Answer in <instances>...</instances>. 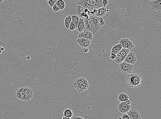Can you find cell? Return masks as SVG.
I'll return each instance as SVG.
<instances>
[{
  "label": "cell",
  "instance_id": "cell-1",
  "mask_svg": "<svg viewBox=\"0 0 161 119\" xmlns=\"http://www.w3.org/2000/svg\"><path fill=\"white\" fill-rule=\"evenodd\" d=\"M143 76L142 74L137 73L128 74L126 77V84L132 88L140 87L143 82Z\"/></svg>",
  "mask_w": 161,
  "mask_h": 119
},
{
  "label": "cell",
  "instance_id": "cell-2",
  "mask_svg": "<svg viewBox=\"0 0 161 119\" xmlns=\"http://www.w3.org/2000/svg\"><path fill=\"white\" fill-rule=\"evenodd\" d=\"M84 20L86 25L85 29L89 31L94 35L96 34L101 27L100 23L99 17L90 15L89 19Z\"/></svg>",
  "mask_w": 161,
  "mask_h": 119
},
{
  "label": "cell",
  "instance_id": "cell-3",
  "mask_svg": "<svg viewBox=\"0 0 161 119\" xmlns=\"http://www.w3.org/2000/svg\"><path fill=\"white\" fill-rule=\"evenodd\" d=\"M78 4L90 11L103 7L102 0H78Z\"/></svg>",
  "mask_w": 161,
  "mask_h": 119
},
{
  "label": "cell",
  "instance_id": "cell-4",
  "mask_svg": "<svg viewBox=\"0 0 161 119\" xmlns=\"http://www.w3.org/2000/svg\"><path fill=\"white\" fill-rule=\"evenodd\" d=\"M119 64V70L125 74H130L132 73L134 67L133 65L128 64L124 61Z\"/></svg>",
  "mask_w": 161,
  "mask_h": 119
},
{
  "label": "cell",
  "instance_id": "cell-5",
  "mask_svg": "<svg viewBox=\"0 0 161 119\" xmlns=\"http://www.w3.org/2000/svg\"><path fill=\"white\" fill-rule=\"evenodd\" d=\"M120 43L121 44L122 48L132 50L134 47L135 45L133 44V42L130 39L126 38H123L120 41Z\"/></svg>",
  "mask_w": 161,
  "mask_h": 119
},
{
  "label": "cell",
  "instance_id": "cell-6",
  "mask_svg": "<svg viewBox=\"0 0 161 119\" xmlns=\"http://www.w3.org/2000/svg\"><path fill=\"white\" fill-rule=\"evenodd\" d=\"M131 105L126 104L125 102H122L118 105V109L121 113H125L131 109Z\"/></svg>",
  "mask_w": 161,
  "mask_h": 119
},
{
  "label": "cell",
  "instance_id": "cell-7",
  "mask_svg": "<svg viewBox=\"0 0 161 119\" xmlns=\"http://www.w3.org/2000/svg\"><path fill=\"white\" fill-rule=\"evenodd\" d=\"M136 60L135 54L132 52H130L123 61L128 64L133 65L136 61Z\"/></svg>",
  "mask_w": 161,
  "mask_h": 119
},
{
  "label": "cell",
  "instance_id": "cell-8",
  "mask_svg": "<svg viewBox=\"0 0 161 119\" xmlns=\"http://www.w3.org/2000/svg\"><path fill=\"white\" fill-rule=\"evenodd\" d=\"M91 118L88 116L86 113L79 111H76L74 113V115L72 117V119H91Z\"/></svg>",
  "mask_w": 161,
  "mask_h": 119
},
{
  "label": "cell",
  "instance_id": "cell-9",
  "mask_svg": "<svg viewBox=\"0 0 161 119\" xmlns=\"http://www.w3.org/2000/svg\"><path fill=\"white\" fill-rule=\"evenodd\" d=\"M126 113L130 119H141V116L139 112L136 109H130Z\"/></svg>",
  "mask_w": 161,
  "mask_h": 119
},
{
  "label": "cell",
  "instance_id": "cell-10",
  "mask_svg": "<svg viewBox=\"0 0 161 119\" xmlns=\"http://www.w3.org/2000/svg\"><path fill=\"white\" fill-rule=\"evenodd\" d=\"M149 4L152 9L159 12H161V0L151 1Z\"/></svg>",
  "mask_w": 161,
  "mask_h": 119
},
{
  "label": "cell",
  "instance_id": "cell-11",
  "mask_svg": "<svg viewBox=\"0 0 161 119\" xmlns=\"http://www.w3.org/2000/svg\"><path fill=\"white\" fill-rule=\"evenodd\" d=\"M94 36L93 34L91 32L85 29L81 32H80V33L78 35V38L82 37V38H85V39L91 41L93 39Z\"/></svg>",
  "mask_w": 161,
  "mask_h": 119
},
{
  "label": "cell",
  "instance_id": "cell-12",
  "mask_svg": "<svg viewBox=\"0 0 161 119\" xmlns=\"http://www.w3.org/2000/svg\"><path fill=\"white\" fill-rule=\"evenodd\" d=\"M77 42L81 47L85 48L88 47L90 46L91 41L85 38L80 37L77 38Z\"/></svg>",
  "mask_w": 161,
  "mask_h": 119
},
{
  "label": "cell",
  "instance_id": "cell-13",
  "mask_svg": "<svg viewBox=\"0 0 161 119\" xmlns=\"http://www.w3.org/2000/svg\"><path fill=\"white\" fill-rule=\"evenodd\" d=\"M33 92L32 89L28 87H25V96L23 101H29L33 96Z\"/></svg>",
  "mask_w": 161,
  "mask_h": 119
},
{
  "label": "cell",
  "instance_id": "cell-14",
  "mask_svg": "<svg viewBox=\"0 0 161 119\" xmlns=\"http://www.w3.org/2000/svg\"><path fill=\"white\" fill-rule=\"evenodd\" d=\"M75 88L79 92L86 91L89 87V83L88 81L80 85H74Z\"/></svg>",
  "mask_w": 161,
  "mask_h": 119
},
{
  "label": "cell",
  "instance_id": "cell-15",
  "mask_svg": "<svg viewBox=\"0 0 161 119\" xmlns=\"http://www.w3.org/2000/svg\"><path fill=\"white\" fill-rule=\"evenodd\" d=\"M25 90V87H23L18 89L16 92V97L22 101H23L24 97Z\"/></svg>",
  "mask_w": 161,
  "mask_h": 119
},
{
  "label": "cell",
  "instance_id": "cell-16",
  "mask_svg": "<svg viewBox=\"0 0 161 119\" xmlns=\"http://www.w3.org/2000/svg\"><path fill=\"white\" fill-rule=\"evenodd\" d=\"M85 28L86 25L84 22V20L82 18L79 17V22L78 24L76 29L78 32L80 33L85 30Z\"/></svg>",
  "mask_w": 161,
  "mask_h": 119
},
{
  "label": "cell",
  "instance_id": "cell-17",
  "mask_svg": "<svg viewBox=\"0 0 161 119\" xmlns=\"http://www.w3.org/2000/svg\"><path fill=\"white\" fill-rule=\"evenodd\" d=\"M107 10L106 8L103 7L100 8H99L97 9V12L95 13L94 16L99 17H103V16H105L107 13Z\"/></svg>",
  "mask_w": 161,
  "mask_h": 119
},
{
  "label": "cell",
  "instance_id": "cell-18",
  "mask_svg": "<svg viewBox=\"0 0 161 119\" xmlns=\"http://www.w3.org/2000/svg\"><path fill=\"white\" fill-rule=\"evenodd\" d=\"M74 115V112L71 108H66L63 111V116L71 119Z\"/></svg>",
  "mask_w": 161,
  "mask_h": 119
},
{
  "label": "cell",
  "instance_id": "cell-19",
  "mask_svg": "<svg viewBox=\"0 0 161 119\" xmlns=\"http://www.w3.org/2000/svg\"><path fill=\"white\" fill-rule=\"evenodd\" d=\"M122 47L121 44L119 43L117 44L114 45L112 47L111 51V53H114L117 54L122 49Z\"/></svg>",
  "mask_w": 161,
  "mask_h": 119
},
{
  "label": "cell",
  "instance_id": "cell-20",
  "mask_svg": "<svg viewBox=\"0 0 161 119\" xmlns=\"http://www.w3.org/2000/svg\"><path fill=\"white\" fill-rule=\"evenodd\" d=\"M118 99L120 102H125L129 99V97L126 93H121L119 94Z\"/></svg>",
  "mask_w": 161,
  "mask_h": 119
},
{
  "label": "cell",
  "instance_id": "cell-21",
  "mask_svg": "<svg viewBox=\"0 0 161 119\" xmlns=\"http://www.w3.org/2000/svg\"><path fill=\"white\" fill-rule=\"evenodd\" d=\"M87 81L86 78L83 77H80L77 78L73 83V85H80Z\"/></svg>",
  "mask_w": 161,
  "mask_h": 119
},
{
  "label": "cell",
  "instance_id": "cell-22",
  "mask_svg": "<svg viewBox=\"0 0 161 119\" xmlns=\"http://www.w3.org/2000/svg\"><path fill=\"white\" fill-rule=\"evenodd\" d=\"M124 59L125 58L119 52L116 54V57L114 60L117 64H120L123 61Z\"/></svg>",
  "mask_w": 161,
  "mask_h": 119
},
{
  "label": "cell",
  "instance_id": "cell-23",
  "mask_svg": "<svg viewBox=\"0 0 161 119\" xmlns=\"http://www.w3.org/2000/svg\"><path fill=\"white\" fill-rule=\"evenodd\" d=\"M72 21V16L71 15H70L65 18L64 24L67 29H69V26Z\"/></svg>",
  "mask_w": 161,
  "mask_h": 119
},
{
  "label": "cell",
  "instance_id": "cell-24",
  "mask_svg": "<svg viewBox=\"0 0 161 119\" xmlns=\"http://www.w3.org/2000/svg\"><path fill=\"white\" fill-rule=\"evenodd\" d=\"M55 4L58 7L60 10H63L65 7V3L63 0H58Z\"/></svg>",
  "mask_w": 161,
  "mask_h": 119
},
{
  "label": "cell",
  "instance_id": "cell-25",
  "mask_svg": "<svg viewBox=\"0 0 161 119\" xmlns=\"http://www.w3.org/2000/svg\"><path fill=\"white\" fill-rule=\"evenodd\" d=\"M130 52V50L128 49L122 48V49L120 51L119 53H120L125 58Z\"/></svg>",
  "mask_w": 161,
  "mask_h": 119
},
{
  "label": "cell",
  "instance_id": "cell-26",
  "mask_svg": "<svg viewBox=\"0 0 161 119\" xmlns=\"http://www.w3.org/2000/svg\"><path fill=\"white\" fill-rule=\"evenodd\" d=\"M72 16V21L74 23L76 27V29H77L78 24V22H79V16H77L76 15H73Z\"/></svg>",
  "mask_w": 161,
  "mask_h": 119
},
{
  "label": "cell",
  "instance_id": "cell-27",
  "mask_svg": "<svg viewBox=\"0 0 161 119\" xmlns=\"http://www.w3.org/2000/svg\"><path fill=\"white\" fill-rule=\"evenodd\" d=\"M76 29L75 25L73 21H72L70 23V26H69V30L70 31H74Z\"/></svg>",
  "mask_w": 161,
  "mask_h": 119
},
{
  "label": "cell",
  "instance_id": "cell-28",
  "mask_svg": "<svg viewBox=\"0 0 161 119\" xmlns=\"http://www.w3.org/2000/svg\"><path fill=\"white\" fill-rule=\"evenodd\" d=\"M58 1V0H49L48 1V4L50 7H52Z\"/></svg>",
  "mask_w": 161,
  "mask_h": 119
},
{
  "label": "cell",
  "instance_id": "cell-29",
  "mask_svg": "<svg viewBox=\"0 0 161 119\" xmlns=\"http://www.w3.org/2000/svg\"><path fill=\"white\" fill-rule=\"evenodd\" d=\"M52 8L54 12H58V11L60 10L59 7H58L57 6L56 4H55L54 5Z\"/></svg>",
  "mask_w": 161,
  "mask_h": 119
},
{
  "label": "cell",
  "instance_id": "cell-30",
  "mask_svg": "<svg viewBox=\"0 0 161 119\" xmlns=\"http://www.w3.org/2000/svg\"><path fill=\"white\" fill-rule=\"evenodd\" d=\"M99 22L100 26H101L104 25L105 24V22H104V21L103 20V19H102V17H99Z\"/></svg>",
  "mask_w": 161,
  "mask_h": 119
},
{
  "label": "cell",
  "instance_id": "cell-31",
  "mask_svg": "<svg viewBox=\"0 0 161 119\" xmlns=\"http://www.w3.org/2000/svg\"><path fill=\"white\" fill-rule=\"evenodd\" d=\"M108 4V0H102V4L103 7H105Z\"/></svg>",
  "mask_w": 161,
  "mask_h": 119
},
{
  "label": "cell",
  "instance_id": "cell-32",
  "mask_svg": "<svg viewBox=\"0 0 161 119\" xmlns=\"http://www.w3.org/2000/svg\"><path fill=\"white\" fill-rule=\"evenodd\" d=\"M122 119H130V117L128 116L127 114H124L122 115Z\"/></svg>",
  "mask_w": 161,
  "mask_h": 119
},
{
  "label": "cell",
  "instance_id": "cell-33",
  "mask_svg": "<svg viewBox=\"0 0 161 119\" xmlns=\"http://www.w3.org/2000/svg\"><path fill=\"white\" fill-rule=\"evenodd\" d=\"M116 54L114 53H111V56L110 57L111 59L114 60L116 58Z\"/></svg>",
  "mask_w": 161,
  "mask_h": 119
},
{
  "label": "cell",
  "instance_id": "cell-34",
  "mask_svg": "<svg viewBox=\"0 0 161 119\" xmlns=\"http://www.w3.org/2000/svg\"><path fill=\"white\" fill-rule=\"evenodd\" d=\"M82 51H83V52L84 53H87L89 52V50L88 48L85 47L83 48Z\"/></svg>",
  "mask_w": 161,
  "mask_h": 119
},
{
  "label": "cell",
  "instance_id": "cell-35",
  "mask_svg": "<svg viewBox=\"0 0 161 119\" xmlns=\"http://www.w3.org/2000/svg\"><path fill=\"white\" fill-rule=\"evenodd\" d=\"M125 103L126 104L128 105H131V101H130V100H126V101H125Z\"/></svg>",
  "mask_w": 161,
  "mask_h": 119
},
{
  "label": "cell",
  "instance_id": "cell-36",
  "mask_svg": "<svg viewBox=\"0 0 161 119\" xmlns=\"http://www.w3.org/2000/svg\"><path fill=\"white\" fill-rule=\"evenodd\" d=\"M97 9H94L93 10V11H94V12H95V13H97Z\"/></svg>",
  "mask_w": 161,
  "mask_h": 119
},
{
  "label": "cell",
  "instance_id": "cell-37",
  "mask_svg": "<svg viewBox=\"0 0 161 119\" xmlns=\"http://www.w3.org/2000/svg\"><path fill=\"white\" fill-rule=\"evenodd\" d=\"M2 47L1 46H0V54L2 53V51L1 50V49Z\"/></svg>",
  "mask_w": 161,
  "mask_h": 119
},
{
  "label": "cell",
  "instance_id": "cell-38",
  "mask_svg": "<svg viewBox=\"0 0 161 119\" xmlns=\"http://www.w3.org/2000/svg\"><path fill=\"white\" fill-rule=\"evenodd\" d=\"M1 50L2 51H4V50H5L4 48L3 47H2L1 49Z\"/></svg>",
  "mask_w": 161,
  "mask_h": 119
},
{
  "label": "cell",
  "instance_id": "cell-39",
  "mask_svg": "<svg viewBox=\"0 0 161 119\" xmlns=\"http://www.w3.org/2000/svg\"><path fill=\"white\" fill-rule=\"evenodd\" d=\"M4 1V0H0V3Z\"/></svg>",
  "mask_w": 161,
  "mask_h": 119
},
{
  "label": "cell",
  "instance_id": "cell-40",
  "mask_svg": "<svg viewBox=\"0 0 161 119\" xmlns=\"http://www.w3.org/2000/svg\"><path fill=\"white\" fill-rule=\"evenodd\" d=\"M119 119H122V118H121V117H120V118H119Z\"/></svg>",
  "mask_w": 161,
  "mask_h": 119
},
{
  "label": "cell",
  "instance_id": "cell-41",
  "mask_svg": "<svg viewBox=\"0 0 161 119\" xmlns=\"http://www.w3.org/2000/svg\"><path fill=\"white\" fill-rule=\"evenodd\" d=\"M151 1H155V0H151Z\"/></svg>",
  "mask_w": 161,
  "mask_h": 119
},
{
  "label": "cell",
  "instance_id": "cell-42",
  "mask_svg": "<svg viewBox=\"0 0 161 119\" xmlns=\"http://www.w3.org/2000/svg\"><path fill=\"white\" fill-rule=\"evenodd\" d=\"M47 1H49V0H47Z\"/></svg>",
  "mask_w": 161,
  "mask_h": 119
}]
</instances>
